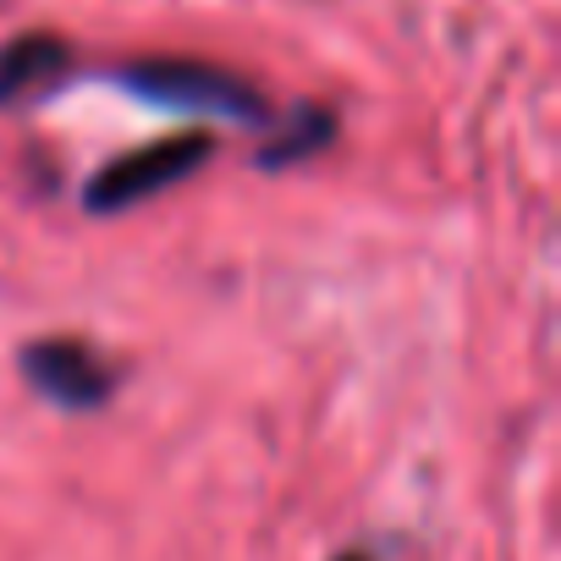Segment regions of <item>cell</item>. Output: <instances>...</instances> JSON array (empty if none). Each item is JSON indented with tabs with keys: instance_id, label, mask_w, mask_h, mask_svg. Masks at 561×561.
<instances>
[{
	"instance_id": "6da1fadb",
	"label": "cell",
	"mask_w": 561,
	"mask_h": 561,
	"mask_svg": "<svg viewBox=\"0 0 561 561\" xmlns=\"http://www.w3.org/2000/svg\"><path fill=\"white\" fill-rule=\"evenodd\" d=\"M122 89H133L138 100L149 105H171V111H193V116H226V122H242V127H275V111L270 100L226 72V67H209V61H187V56H149V61H133L122 72H111Z\"/></svg>"
},
{
	"instance_id": "7a4b0ae2",
	"label": "cell",
	"mask_w": 561,
	"mask_h": 561,
	"mask_svg": "<svg viewBox=\"0 0 561 561\" xmlns=\"http://www.w3.org/2000/svg\"><path fill=\"white\" fill-rule=\"evenodd\" d=\"M209 154H215V138H209V133H198V127H193V133H171V138L144 144V149L111 160L105 171H94V182L83 187V204H89L94 215L133 209V204H144V198H154V193L187 182Z\"/></svg>"
},
{
	"instance_id": "3957f363",
	"label": "cell",
	"mask_w": 561,
	"mask_h": 561,
	"mask_svg": "<svg viewBox=\"0 0 561 561\" xmlns=\"http://www.w3.org/2000/svg\"><path fill=\"white\" fill-rule=\"evenodd\" d=\"M23 375L56 408H100L116 391V364L83 336H45L23 347Z\"/></svg>"
},
{
	"instance_id": "277c9868",
	"label": "cell",
	"mask_w": 561,
	"mask_h": 561,
	"mask_svg": "<svg viewBox=\"0 0 561 561\" xmlns=\"http://www.w3.org/2000/svg\"><path fill=\"white\" fill-rule=\"evenodd\" d=\"M78 56L61 34H18L0 45V105H28V100H45L56 94L67 78H72Z\"/></svg>"
},
{
	"instance_id": "5b68a950",
	"label": "cell",
	"mask_w": 561,
	"mask_h": 561,
	"mask_svg": "<svg viewBox=\"0 0 561 561\" xmlns=\"http://www.w3.org/2000/svg\"><path fill=\"white\" fill-rule=\"evenodd\" d=\"M331 133H336V116L331 111H304V116H293L287 127H280L270 144H264V165L270 171H280V165H293V160H304V154H314V149H325L331 144Z\"/></svg>"
},
{
	"instance_id": "8992f818",
	"label": "cell",
	"mask_w": 561,
	"mask_h": 561,
	"mask_svg": "<svg viewBox=\"0 0 561 561\" xmlns=\"http://www.w3.org/2000/svg\"><path fill=\"white\" fill-rule=\"evenodd\" d=\"M342 561H364V556H342Z\"/></svg>"
}]
</instances>
